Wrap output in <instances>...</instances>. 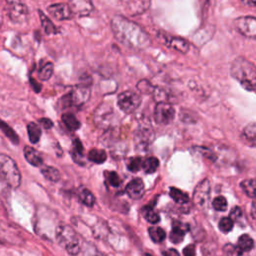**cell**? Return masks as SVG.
I'll return each instance as SVG.
<instances>
[{"instance_id":"obj_32","label":"cell","mask_w":256,"mask_h":256,"mask_svg":"<svg viewBox=\"0 0 256 256\" xmlns=\"http://www.w3.org/2000/svg\"><path fill=\"white\" fill-rule=\"evenodd\" d=\"M53 70H54V66L51 62H46L43 65H41L39 71H38V75L39 78L41 80H48L51 75L53 74Z\"/></svg>"},{"instance_id":"obj_15","label":"cell","mask_w":256,"mask_h":256,"mask_svg":"<svg viewBox=\"0 0 256 256\" xmlns=\"http://www.w3.org/2000/svg\"><path fill=\"white\" fill-rule=\"evenodd\" d=\"M144 191H145V186L142 179L140 178H135L131 180L126 186V193L131 199H134V200L140 199L143 196Z\"/></svg>"},{"instance_id":"obj_14","label":"cell","mask_w":256,"mask_h":256,"mask_svg":"<svg viewBox=\"0 0 256 256\" xmlns=\"http://www.w3.org/2000/svg\"><path fill=\"white\" fill-rule=\"evenodd\" d=\"M161 36H162L164 43L169 48H171L175 51L181 52V53H186L188 51L189 43L185 39L179 38V37H173V36L167 35V34H161Z\"/></svg>"},{"instance_id":"obj_48","label":"cell","mask_w":256,"mask_h":256,"mask_svg":"<svg viewBox=\"0 0 256 256\" xmlns=\"http://www.w3.org/2000/svg\"><path fill=\"white\" fill-rule=\"evenodd\" d=\"M144 256H152V255H150V254H148V253H146Z\"/></svg>"},{"instance_id":"obj_17","label":"cell","mask_w":256,"mask_h":256,"mask_svg":"<svg viewBox=\"0 0 256 256\" xmlns=\"http://www.w3.org/2000/svg\"><path fill=\"white\" fill-rule=\"evenodd\" d=\"M241 140L250 147H256V124L250 123L245 126L241 132Z\"/></svg>"},{"instance_id":"obj_3","label":"cell","mask_w":256,"mask_h":256,"mask_svg":"<svg viewBox=\"0 0 256 256\" xmlns=\"http://www.w3.org/2000/svg\"><path fill=\"white\" fill-rule=\"evenodd\" d=\"M58 243L70 254L77 255L80 252L81 245L76 232L68 225L61 224L56 227L55 232Z\"/></svg>"},{"instance_id":"obj_31","label":"cell","mask_w":256,"mask_h":256,"mask_svg":"<svg viewBox=\"0 0 256 256\" xmlns=\"http://www.w3.org/2000/svg\"><path fill=\"white\" fill-rule=\"evenodd\" d=\"M142 214H143V217L151 224H156L160 221V217L159 215L157 214V212L154 211L153 207L151 206H145L143 207L142 209Z\"/></svg>"},{"instance_id":"obj_37","label":"cell","mask_w":256,"mask_h":256,"mask_svg":"<svg viewBox=\"0 0 256 256\" xmlns=\"http://www.w3.org/2000/svg\"><path fill=\"white\" fill-rule=\"evenodd\" d=\"M179 118L182 122L185 123H194L197 121V115L188 109H182L179 114Z\"/></svg>"},{"instance_id":"obj_8","label":"cell","mask_w":256,"mask_h":256,"mask_svg":"<svg viewBox=\"0 0 256 256\" xmlns=\"http://www.w3.org/2000/svg\"><path fill=\"white\" fill-rule=\"evenodd\" d=\"M235 29L244 37L256 40V17L242 16L234 21Z\"/></svg>"},{"instance_id":"obj_41","label":"cell","mask_w":256,"mask_h":256,"mask_svg":"<svg viewBox=\"0 0 256 256\" xmlns=\"http://www.w3.org/2000/svg\"><path fill=\"white\" fill-rule=\"evenodd\" d=\"M84 256H105L101 252H99L96 248L93 246H89L84 251Z\"/></svg>"},{"instance_id":"obj_35","label":"cell","mask_w":256,"mask_h":256,"mask_svg":"<svg viewBox=\"0 0 256 256\" xmlns=\"http://www.w3.org/2000/svg\"><path fill=\"white\" fill-rule=\"evenodd\" d=\"M106 182L112 187H119L121 185V179L115 171H105L104 172Z\"/></svg>"},{"instance_id":"obj_43","label":"cell","mask_w":256,"mask_h":256,"mask_svg":"<svg viewBox=\"0 0 256 256\" xmlns=\"http://www.w3.org/2000/svg\"><path fill=\"white\" fill-rule=\"evenodd\" d=\"M241 216H242V211H241V209H240L238 206H235V207L231 210V212H230V218H231L232 220H237V219H239Z\"/></svg>"},{"instance_id":"obj_23","label":"cell","mask_w":256,"mask_h":256,"mask_svg":"<svg viewBox=\"0 0 256 256\" xmlns=\"http://www.w3.org/2000/svg\"><path fill=\"white\" fill-rule=\"evenodd\" d=\"M62 122L70 131H75L80 127L79 120L72 113H65L62 116Z\"/></svg>"},{"instance_id":"obj_42","label":"cell","mask_w":256,"mask_h":256,"mask_svg":"<svg viewBox=\"0 0 256 256\" xmlns=\"http://www.w3.org/2000/svg\"><path fill=\"white\" fill-rule=\"evenodd\" d=\"M184 256H195L196 255V248L194 244H189L183 249Z\"/></svg>"},{"instance_id":"obj_30","label":"cell","mask_w":256,"mask_h":256,"mask_svg":"<svg viewBox=\"0 0 256 256\" xmlns=\"http://www.w3.org/2000/svg\"><path fill=\"white\" fill-rule=\"evenodd\" d=\"M79 199L80 201L88 207H92L95 203V197L92 192L87 188H82L79 192Z\"/></svg>"},{"instance_id":"obj_7","label":"cell","mask_w":256,"mask_h":256,"mask_svg":"<svg viewBox=\"0 0 256 256\" xmlns=\"http://www.w3.org/2000/svg\"><path fill=\"white\" fill-rule=\"evenodd\" d=\"M119 108L126 114H131L137 110L141 104V96L132 90L124 91L118 96Z\"/></svg>"},{"instance_id":"obj_6","label":"cell","mask_w":256,"mask_h":256,"mask_svg":"<svg viewBox=\"0 0 256 256\" xmlns=\"http://www.w3.org/2000/svg\"><path fill=\"white\" fill-rule=\"evenodd\" d=\"M155 138L153 128L147 123H141L135 130L134 141L135 146L138 150L145 151L153 143Z\"/></svg>"},{"instance_id":"obj_10","label":"cell","mask_w":256,"mask_h":256,"mask_svg":"<svg viewBox=\"0 0 256 256\" xmlns=\"http://www.w3.org/2000/svg\"><path fill=\"white\" fill-rule=\"evenodd\" d=\"M175 116V110L173 106L168 102L157 103L154 111V119L157 124L168 125L172 122Z\"/></svg>"},{"instance_id":"obj_1","label":"cell","mask_w":256,"mask_h":256,"mask_svg":"<svg viewBox=\"0 0 256 256\" xmlns=\"http://www.w3.org/2000/svg\"><path fill=\"white\" fill-rule=\"evenodd\" d=\"M111 28L116 39L133 49H144L150 45L149 35L136 23L117 15L111 19Z\"/></svg>"},{"instance_id":"obj_21","label":"cell","mask_w":256,"mask_h":256,"mask_svg":"<svg viewBox=\"0 0 256 256\" xmlns=\"http://www.w3.org/2000/svg\"><path fill=\"white\" fill-rule=\"evenodd\" d=\"M27 132H28V137L31 143L36 144L41 137V129L38 124L34 122H30L27 125Z\"/></svg>"},{"instance_id":"obj_40","label":"cell","mask_w":256,"mask_h":256,"mask_svg":"<svg viewBox=\"0 0 256 256\" xmlns=\"http://www.w3.org/2000/svg\"><path fill=\"white\" fill-rule=\"evenodd\" d=\"M223 251L227 256H241L243 252L238 246H234L232 244H226L223 248Z\"/></svg>"},{"instance_id":"obj_4","label":"cell","mask_w":256,"mask_h":256,"mask_svg":"<svg viewBox=\"0 0 256 256\" xmlns=\"http://www.w3.org/2000/svg\"><path fill=\"white\" fill-rule=\"evenodd\" d=\"M0 176L2 182L11 188H17L21 183V174L16 163L5 154L0 156Z\"/></svg>"},{"instance_id":"obj_22","label":"cell","mask_w":256,"mask_h":256,"mask_svg":"<svg viewBox=\"0 0 256 256\" xmlns=\"http://www.w3.org/2000/svg\"><path fill=\"white\" fill-rule=\"evenodd\" d=\"M41 173L42 175L49 181L52 182H57L60 180L61 174L59 172L58 169H56L55 167L52 166H44L41 168Z\"/></svg>"},{"instance_id":"obj_13","label":"cell","mask_w":256,"mask_h":256,"mask_svg":"<svg viewBox=\"0 0 256 256\" xmlns=\"http://www.w3.org/2000/svg\"><path fill=\"white\" fill-rule=\"evenodd\" d=\"M47 10L49 14L57 20H68L71 19L74 15L70 6L64 3L52 4L47 8Z\"/></svg>"},{"instance_id":"obj_26","label":"cell","mask_w":256,"mask_h":256,"mask_svg":"<svg viewBox=\"0 0 256 256\" xmlns=\"http://www.w3.org/2000/svg\"><path fill=\"white\" fill-rule=\"evenodd\" d=\"M88 159L96 164H101L106 161L107 154L104 150L101 149H91L88 153Z\"/></svg>"},{"instance_id":"obj_38","label":"cell","mask_w":256,"mask_h":256,"mask_svg":"<svg viewBox=\"0 0 256 256\" xmlns=\"http://www.w3.org/2000/svg\"><path fill=\"white\" fill-rule=\"evenodd\" d=\"M213 208L217 211H225L227 208V200L223 196H217L212 201Z\"/></svg>"},{"instance_id":"obj_20","label":"cell","mask_w":256,"mask_h":256,"mask_svg":"<svg viewBox=\"0 0 256 256\" xmlns=\"http://www.w3.org/2000/svg\"><path fill=\"white\" fill-rule=\"evenodd\" d=\"M185 229L182 224H174L169 234V238L172 243H181L185 236Z\"/></svg>"},{"instance_id":"obj_46","label":"cell","mask_w":256,"mask_h":256,"mask_svg":"<svg viewBox=\"0 0 256 256\" xmlns=\"http://www.w3.org/2000/svg\"><path fill=\"white\" fill-rule=\"evenodd\" d=\"M251 215L252 217L256 220V201H254L252 203V206H251Z\"/></svg>"},{"instance_id":"obj_25","label":"cell","mask_w":256,"mask_h":256,"mask_svg":"<svg viewBox=\"0 0 256 256\" xmlns=\"http://www.w3.org/2000/svg\"><path fill=\"white\" fill-rule=\"evenodd\" d=\"M169 195L176 203H179V204H184L189 201L188 194L175 187H170Z\"/></svg>"},{"instance_id":"obj_12","label":"cell","mask_w":256,"mask_h":256,"mask_svg":"<svg viewBox=\"0 0 256 256\" xmlns=\"http://www.w3.org/2000/svg\"><path fill=\"white\" fill-rule=\"evenodd\" d=\"M210 195V183L207 179L202 180L195 187L193 193V203L200 209L204 208L207 205Z\"/></svg>"},{"instance_id":"obj_45","label":"cell","mask_w":256,"mask_h":256,"mask_svg":"<svg viewBox=\"0 0 256 256\" xmlns=\"http://www.w3.org/2000/svg\"><path fill=\"white\" fill-rule=\"evenodd\" d=\"M163 256H180V255H179V253L176 249L171 248V249H168V250L164 251Z\"/></svg>"},{"instance_id":"obj_44","label":"cell","mask_w":256,"mask_h":256,"mask_svg":"<svg viewBox=\"0 0 256 256\" xmlns=\"http://www.w3.org/2000/svg\"><path fill=\"white\" fill-rule=\"evenodd\" d=\"M39 123H40L45 129H49V128H51V127L53 126V122H52L50 119H48V118H41V119L39 120Z\"/></svg>"},{"instance_id":"obj_2","label":"cell","mask_w":256,"mask_h":256,"mask_svg":"<svg viewBox=\"0 0 256 256\" xmlns=\"http://www.w3.org/2000/svg\"><path fill=\"white\" fill-rule=\"evenodd\" d=\"M231 75L245 89L256 93V66L244 57H237L231 65Z\"/></svg>"},{"instance_id":"obj_18","label":"cell","mask_w":256,"mask_h":256,"mask_svg":"<svg viewBox=\"0 0 256 256\" xmlns=\"http://www.w3.org/2000/svg\"><path fill=\"white\" fill-rule=\"evenodd\" d=\"M24 156L26 160L35 167H40L43 164V159L41 154L36 149L30 146H26L24 148Z\"/></svg>"},{"instance_id":"obj_33","label":"cell","mask_w":256,"mask_h":256,"mask_svg":"<svg viewBox=\"0 0 256 256\" xmlns=\"http://www.w3.org/2000/svg\"><path fill=\"white\" fill-rule=\"evenodd\" d=\"M253 240L249 235H241L238 239V247L242 250V251H249L253 248Z\"/></svg>"},{"instance_id":"obj_39","label":"cell","mask_w":256,"mask_h":256,"mask_svg":"<svg viewBox=\"0 0 256 256\" xmlns=\"http://www.w3.org/2000/svg\"><path fill=\"white\" fill-rule=\"evenodd\" d=\"M219 229L224 232V233H227L229 231L232 230L233 228V220L230 218V217H225V218H222L220 221H219Z\"/></svg>"},{"instance_id":"obj_47","label":"cell","mask_w":256,"mask_h":256,"mask_svg":"<svg viewBox=\"0 0 256 256\" xmlns=\"http://www.w3.org/2000/svg\"><path fill=\"white\" fill-rule=\"evenodd\" d=\"M243 4L250 5V6H256V0H240Z\"/></svg>"},{"instance_id":"obj_5","label":"cell","mask_w":256,"mask_h":256,"mask_svg":"<svg viewBox=\"0 0 256 256\" xmlns=\"http://www.w3.org/2000/svg\"><path fill=\"white\" fill-rule=\"evenodd\" d=\"M90 98V83L81 81L80 84L76 85L72 91L65 95L61 101L63 102V107L68 106H83Z\"/></svg>"},{"instance_id":"obj_24","label":"cell","mask_w":256,"mask_h":256,"mask_svg":"<svg viewBox=\"0 0 256 256\" xmlns=\"http://www.w3.org/2000/svg\"><path fill=\"white\" fill-rule=\"evenodd\" d=\"M39 17L41 20V25L45 31L46 34L51 35V34H55L57 33V28L55 27V25L52 23V21L42 12L39 10Z\"/></svg>"},{"instance_id":"obj_29","label":"cell","mask_w":256,"mask_h":256,"mask_svg":"<svg viewBox=\"0 0 256 256\" xmlns=\"http://www.w3.org/2000/svg\"><path fill=\"white\" fill-rule=\"evenodd\" d=\"M159 167V160L156 157H148L143 161V170L147 174H152L154 173Z\"/></svg>"},{"instance_id":"obj_11","label":"cell","mask_w":256,"mask_h":256,"mask_svg":"<svg viewBox=\"0 0 256 256\" xmlns=\"http://www.w3.org/2000/svg\"><path fill=\"white\" fill-rule=\"evenodd\" d=\"M8 7V15L10 19L16 23L26 20L28 9L21 0H6Z\"/></svg>"},{"instance_id":"obj_27","label":"cell","mask_w":256,"mask_h":256,"mask_svg":"<svg viewBox=\"0 0 256 256\" xmlns=\"http://www.w3.org/2000/svg\"><path fill=\"white\" fill-rule=\"evenodd\" d=\"M148 233L151 238V240L155 243L162 242L166 238V233L165 231L158 226H151L148 228Z\"/></svg>"},{"instance_id":"obj_34","label":"cell","mask_w":256,"mask_h":256,"mask_svg":"<svg viewBox=\"0 0 256 256\" xmlns=\"http://www.w3.org/2000/svg\"><path fill=\"white\" fill-rule=\"evenodd\" d=\"M1 130L10 139V141H12L14 144H18L19 143V137L16 134V132H14V130L4 121L1 122Z\"/></svg>"},{"instance_id":"obj_36","label":"cell","mask_w":256,"mask_h":256,"mask_svg":"<svg viewBox=\"0 0 256 256\" xmlns=\"http://www.w3.org/2000/svg\"><path fill=\"white\" fill-rule=\"evenodd\" d=\"M143 166V160L141 157H131L127 161V168L131 172H137L140 170V168Z\"/></svg>"},{"instance_id":"obj_28","label":"cell","mask_w":256,"mask_h":256,"mask_svg":"<svg viewBox=\"0 0 256 256\" xmlns=\"http://www.w3.org/2000/svg\"><path fill=\"white\" fill-rule=\"evenodd\" d=\"M240 186L247 196H249L250 198L256 199V180L254 179L244 180L241 182Z\"/></svg>"},{"instance_id":"obj_9","label":"cell","mask_w":256,"mask_h":256,"mask_svg":"<svg viewBox=\"0 0 256 256\" xmlns=\"http://www.w3.org/2000/svg\"><path fill=\"white\" fill-rule=\"evenodd\" d=\"M114 111L113 107L106 103L100 104L94 111L93 120L97 126L101 128H107L113 123Z\"/></svg>"},{"instance_id":"obj_16","label":"cell","mask_w":256,"mask_h":256,"mask_svg":"<svg viewBox=\"0 0 256 256\" xmlns=\"http://www.w3.org/2000/svg\"><path fill=\"white\" fill-rule=\"evenodd\" d=\"M70 8L73 13L80 16H86L93 10V4L91 0H70Z\"/></svg>"},{"instance_id":"obj_19","label":"cell","mask_w":256,"mask_h":256,"mask_svg":"<svg viewBox=\"0 0 256 256\" xmlns=\"http://www.w3.org/2000/svg\"><path fill=\"white\" fill-rule=\"evenodd\" d=\"M71 156L75 162L78 164H83V155H84V148L79 139H74L72 142V149H71Z\"/></svg>"}]
</instances>
